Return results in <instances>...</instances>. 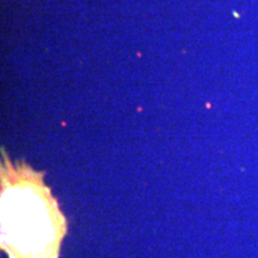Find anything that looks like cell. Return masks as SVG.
<instances>
[{"label":"cell","instance_id":"1","mask_svg":"<svg viewBox=\"0 0 258 258\" xmlns=\"http://www.w3.org/2000/svg\"><path fill=\"white\" fill-rule=\"evenodd\" d=\"M46 191L23 184L3 194V238L13 258H51L56 250L61 220Z\"/></svg>","mask_w":258,"mask_h":258}]
</instances>
